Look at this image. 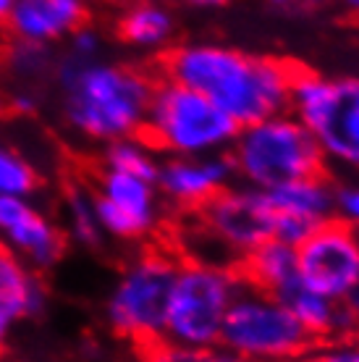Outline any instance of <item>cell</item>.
<instances>
[{
    "label": "cell",
    "instance_id": "6da1fadb",
    "mask_svg": "<svg viewBox=\"0 0 359 362\" xmlns=\"http://www.w3.org/2000/svg\"><path fill=\"white\" fill-rule=\"evenodd\" d=\"M297 64L220 42H179L160 55L158 76L213 100L239 127L288 113Z\"/></svg>",
    "mask_w": 359,
    "mask_h": 362
},
{
    "label": "cell",
    "instance_id": "7a4b0ae2",
    "mask_svg": "<svg viewBox=\"0 0 359 362\" xmlns=\"http://www.w3.org/2000/svg\"><path fill=\"white\" fill-rule=\"evenodd\" d=\"M53 82L61 92V110L73 134L98 145L142 136L158 74L134 64L76 61L58 53Z\"/></svg>",
    "mask_w": 359,
    "mask_h": 362
},
{
    "label": "cell",
    "instance_id": "3957f363",
    "mask_svg": "<svg viewBox=\"0 0 359 362\" xmlns=\"http://www.w3.org/2000/svg\"><path fill=\"white\" fill-rule=\"evenodd\" d=\"M236 179L254 189L273 192L288 181L325 173L328 160L312 132L291 113L242 127L228 150Z\"/></svg>",
    "mask_w": 359,
    "mask_h": 362
},
{
    "label": "cell",
    "instance_id": "277c9868",
    "mask_svg": "<svg viewBox=\"0 0 359 362\" xmlns=\"http://www.w3.org/2000/svg\"><path fill=\"white\" fill-rule=\"evenodd\" d=\"M239 129L213 100L158 76L142 136L160 158H197L228 153Z\"/></svg>",
    "mask_w": 359,
    "mask_h": 362
},
{
    "label": "cell",
    "instance_id": "5b68a950",
    "mask_svg": "<svg viewBox=\"0 0 359 362\" xmlns=\"http://www.w3.org/2000/svg\"><path fill=\"white\" fill-rule=\"evenodd\" d=\"M179 265L181 255L168 247H147L134 255L118 273L105 302L110 331L136 349L160 341Z\"/></svg>",
    "mask_w": 359,
    "mask_h": 362
},
{
    "label": "cell",
    "instance_id": "8992f818",
    "mask_svg": "<svg viewBox=\"0 0 359 362\" xmlns=\"http://www.w3.org/2000/svg\"><path fill=\"white\" fill-rule=\"evenodd\" d=\"M288 113L312 132L328 163L359 171V76H323L297 64Z\"/></svg>",
    "mask_w": 359,
    "mask_h": 362
},
{
    "label": "cell",
    "instance_id": "52a82bcc",
    "mask_svg": "<svg viewBox=\"0 0 359 362\" xmlns=\"http://www.w3.org/2000/svg\"><path fill=\"white\" fill-rule=\"evenodd\" d=\"M218 346L247 362H294L312 352L317 341L276 294L242 284L225 313Z\"/></svg>",
    "mask_w": 359,
    "mask_h": 362
},
{
    "label": "cell",
    "instance_id": "ba28073f",
    "mask_svg": "<svg viewBox=\"0 0 359 362\" xmlns=\"http://www.w3.org/2000/svg\"><path fill=\"white\" fill-rule=\"evenodd\" d=\"M242 289L236 268L181 260L173 281L163 339L192 349L220 344L225 313Z\"/></svg>",
    "mask_w": 359,
    "mask_h": 362
},
{
    "label": "cell",
    "instance_id": "9c48e42d",
    "mask_svg": "<svg viewBox=\"0 0 359 362\" xmlns=\"http://www.w3.org/2000/svg\"><path fill=\"white\" fill-rule=\"evenodd\" d=\"M273 226L276 208L270 192L234 181L213 199H207L197 213H189L187 226L181 228L213 245L223 265L236 268L244 255L273 239Z\"/></svg>",
    "mask_w": 359,
    "mask_h": 362
},
{
    "label": "cell",
    "instance_id": "30bf717a",
    "mask_svg": "<svg viewBox=\"0 0 359 362\" xmlns=\"http://www.w3.org/2000/svg\"><path fill=\"white\" fill-rule=\"evenodd\" d=\"M92 192L105 239L144 242L160 228L163 199L155 181L100 168Z\"/></svg>",
    "mask_w": 359,
    "mask_h": 362
},
{
    "label": "cell",
    "instance_id": "8fae6325",
    "mask_svg": "<svg viewBox=\"0 0 359 362\" xmlns=\"http://www.w3.org/2000/svg\"><path fill=\"white\" fill-rule=\"evenodd\" d=\"M299 284L341 302L359 279V231L331 218L297 247Z\"/></svg>",
    "mask_w": 359,
    "mask_h": 362
},
{
    "label": "cell",
    "instance_id": "7c38bea8",
    "mask_svg": "<svg viewBox=\"0 0 359 362\" xmlns=\"http://www.w3.org/2000/svg\"><path fill=\"white\" fill-rule=\"evenodd\" d=\"M0 247L45 273L63 260L69 239L32 197H0Z\"/></svg>",
    "mask_w": 359,
    "mask_h": 362
},
{
    "label": "cell",
    "instance_id": "4fadbf2b",
    "mask_svg": "<svg viewBox=\"0 0 359 362\" xmlns=\"http://www.w3.org/2000/svg\"><path fill=\"white\" fill-rule=\"evenodd\" d=\"M236 181L234 160L228 153L197 158H160L155 187L163 202L181 213H197L207 199Z\"/></svg>",
    "mask_w": 359,
    "mask_h": 362
},
{
    "label": "cell",
    "instance_id": "5bb4252c",
    "mask_svg": "<svg viewBox=\"0 0 359 362\" xmlns=\"http://www.w3.org/2000/svg\"><path fill=\"white\" fill-rule=\"evenodd\" d=\"M336 184L328 173L288 181L270 192L276 208L273 239L299 247L314 228L336 218Z\"/></svg>",
    "mask_w": 359,
    "mask_h": 362
},
{
    "label": "cell",
    "instance_id": "9a60e30c",
    "mask_svg": "<svg viewBox=\"0 0 359 362\" xmlns=\"http://www.w3.org/2000/svg\"><path fill=\"white\" fill-rule=\"evenodd\" d=\"M92 18V0H16L6 21L11 40L55 47Z\"/></svg>",
    "mask_w": 359,
    "mask_h": 362
},
{
    "label": "cell",
    "instance_id": "2e32d148",
    "mask_svg": "<svg viewBox=\"0 0 359 362\" xmlns=\"http://www.w3.org/2000/svg\"><path fill=\"white\" fill-rule=\"evenodd\" d=\"M276 297L291 310V315L305 326V331L312 336L317 344L359 339V320L343 302L323 297L317 291L307 289L305 284H299V281H294L291 286H286Z\"/></svg>",
    "mask_w": 359,
    "mask_h": 362
},
{
    "label": "cell",
    "instance_id": "e0dca14e",
    "mask_svg": "<svg viewBox=\"0 0 359 362\" xmlns=\"http://www.w3.org/2000/svg\"><path fill=\"white\" fill-rule=\"evenodd\" d=\"M176 13L160 0H129L116 16V37L136 53L163 55L176 40Z\"/></svg>",
    "mask_w": 359,
    "mask_h": 362
},
{
    "label": "cell",
    "instance_id": "ac0fdd59",
    "mask_svg": "<svg viewBox=\"0 0 359 362\" xmlns=\"http://www.w3.org/2000/svg\"><path fill=\"white\" fill-rule=\"evenodd\" d=\"M47 305L42 273L0 247V315L18 326L40 315Z\"/></svg>",
    "mask_w": 359,
    "mask_h": 362
},
{
    "label": "cell",
    "instance_id": "d6986e66",
    "mask_svg": "<svg viewBox=\"0 0 359 362\" xmlns=\"http://www.w3.org/2000/svg\"><path fill=\"white\" fill-rule=\"evenodd\" d=\"M236 273L242 284L254 286L260 291L281 294V291L299 281V265H297V247L268 239L260 247H254L236 263Z\"/></svg>",
    "mask_w": 359,
    "mask_h": 362
},
{
    "label": "cell",
    "instance_id": "ffe728a7",
    "mask_svg": "<svg viewBox=\"0 0 359 362\" xmlns=\"http://www.w3.org/2000/svg\"><path fill=\"white\" fill-rule=\"evenodd\" d=\"M69 242L79 247L102 245V228L95 210V192L90 184H71L63 194V221H58Z\"/></svg>",
    "mask_w": 359,
    "mask_h": 362
},
{
    "label": "cell",
    "instance_id": "44dd1931",
    "mask_svg": "<svg viewBox=\"0 0 359 362\" xmlns=\"http://www.w3.org/2000/svg\"><path fill=\"white\" fill-rule=\"evenodd\" d=\"M100 168L155 181L158 168H160V153L144 136H129V139H118V142L105 145Z\"/></svg>",
    "mask_w": 359,
    "mask_h": 362
},
{
    "label": "cell",
    "instance_id": "7402d4cb",
    "mask_svg": "<svg viewBox=\"0 0 359 362\" xmlns=\"http://www.w3.org/2000/svg\"><path fill=\"white\" fill-rule=\"evenodd\" d=\"M58 53L47 45H35V42H21V40H8V47L3 53L0 66L16 82H40V79H53Z\"/></svg>",
    "mask_w": 359,
    "mask_h": 362
},
{
    "label": "cell",
    "instance_id": "603a6c76",
    "mask_svg": "<svg viewBox=\"0 0 359 362\" xmlns=\"http://www.w3.org/2000/svg\"><path fill=\"white\" fill-rule=\"evenodd\" d=\"M40 173L27 155L0 145V197H35Z\"/></svg>",
    "mask_w": 359,
    "mask_h": 362
},
{
    "label": "cell",
    "instance_id": "cb8c5ba5",
    "mask_svg": "<svg viewBox=\"0 0 359 362\" xmlns=\"http://www.w3.org/2000/svg\"><path fill=\"white\" fill-rule=\"evenodd\" d=\"M63 53L69 58H76V61H95V58H102V37H100L98 29H92L90 24L81 27L79 32H73L66 42H63Z\"/></svg>",
    "mask_w": 359,
    "mask_h": 362
},
{
    "label": "cell",
    "instance_id": "d4e9b609",
    "mask_svg": "<svg viewBox=\"0 0 359 362\" xmlns=\"http://www.w3.org/2000/svg\"><path fill=\"white\" fill-rule=\"evenodd\" d=\"M310 362H359V339L317 344L310 352Z\"/></svg>",
    "mask_w": 359,
    "mask_h": 362
},
{
    "label": "cell",
    "instance_id": "484cf974",
    "mask_svg": "<svg viewBox=\"0 0 359 362\" xmlns=\"http://www.w3.org/2000/svg\"><path fill=\"white\" fill-rule=\"evenodd\" d=\"M336 218L359 231V184H343L336 189Z\"/></svg>",
    "mask_w": 359,
    "mask_h": 362
},
{
    "label": "cell",
    "instance_id": "4316f807",
    "mask_svg": "<svg viewBox=\"0 0 359 362\" xmlns=\"http://www.w3.org/2000/svg\"><path fill=\"white\" fill-rule=\"evenodd\" d=\"M265 3L281 13H312V11L333 6L336 0H265Z\"/></svg>",
    "mask_w": 359,
    "mask_h": 362
},
{
    "label": "cell",
    "instance_id": "83f0119b",
    "mask_svg": "<svg viewBox=\"0 0 359 362\" xmlns=\"http://www.w3.org/2000/svg\"><path fill=\"white\" fill-rule=\"evenodd\" d=\"M181 6H187V8H194V11H218V8H225V6H231L236 0H176Z\"/></svg>",
    "mask_w": 359,
    "mask_h": 362
},
{
    "label": "cell",
    "instance_id": "f1b7e54d",
    "mask_svg": "<svg viewBox=\"0 0 359 362\" xmlns=\"http://www.w3.org/2000/svg\"><path fill=\"white\" fill-rule=\"evenodd\" d=\"M11 105H13V110H18V113H29V110L37 108V98L29 90H24L11 98Z\"/></svg>",
    "mask_w": 359,
    "mask_h": 362
},
{
    "label": "cell",
    "instance_id": "f546056e",
    "mask_svg": "<svg viewBox=\"0 0 359 362\" xmlns=\"http://www.w3.org/2000/svg\"><path fill=\"white\" fill-rule=\"evenodd\" d=\"M202 362H247V360H242L239 354L228 352V349H223V346H213V349H207L205 352V360Z\"/></svg>",
    "mask_w": 359,
    "mask_h": 362
},
{
    "label": "cell",
    "instance_id": "4dcf8cb0",
    "mask_svg": "<svg viewBox=\"0 0 359 362\" xmlns=\"http://www.w3.org/2000/svg\"><path fill=\"white\" fill-rule=\"evenodd\" d=\"M341 302L351 310V313H354V317L359 320V279H357V284H354V286L349 289V294L341 299Z\"/></svg>",
    "mask_w": 359,
    "mask_h": 362
},
{
    "label": "cell",
    "instance_id": "1f68e13d",
    "mask_svg": "<svg viewBox=\"0 0 359 362\" xmlns=\"http://www.w3.org/2000/svg\"><path fill=\"white\" fill-rule=\"evenodd\" d=\"M339 6H341L343 13H349V16L359 18V0H336Z\"/></svg>",
    "mask_w": 359,
    "mask_h": 362
},
{
    "label": "cell",
    "instance_id": "d6a6232c",
    "mask_svg": "<svg viewBox=\"0 0 359 362\" xmlns=\"http://www.w3.org/2000/svg\"><path fill=\"white\" fill-rule=\"evenodd\" d=\"M16 0H0V27H6V21L11 16V8H13Z\"/></svg>",
    "mask_w": 359,
    "mask_h": 362
},
{
    "label": "cell",
    "instance_id": "836d02e7",
    "mask_svg": "<svg viewBox=\"0 0 359 362\" xmlns=\"http://www.w3.org/2000/svg\"><path fill=\"white\" fill-rule=\"evenodd\" d=\"M8 32H6V27H0V61H3V53H6V47H8Z\"/></svg>",
    "mask_w": 359,
    "mask_h": 362
},
{
    "label": "cell",
    "instance_id": "e575fe53",
    "mask_svg": "<svg viewBox=\"0 0 359 362\" xmlns=\"http://www.w3.org/2000/svg\"><path fill=\"white\" fill-rule=\"evenodd\" d=\"M294 362H310V354H307V357H302V360H294Z\"/></svg>",
    "mask_w": 359,
    "mask_h": 362
},
{
    "label": "cell",
    "instance_id": "d590c367",
    "mask_svg": "<svg viewBox=\"0 0 359 362\" xmlns=\"http://www.w3.org/2000/svg\"><path fill=\"white\" fill-rule=\"evenodd\" d=\"M0 110H3V100H0Z\"/></svg>",
    "mask_w": 359,
    "mask_h": 362
}]
</instances>
